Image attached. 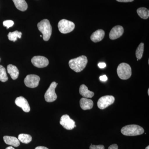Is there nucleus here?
<instances>
[{
    "instance_id": "1",
    "label": "nucleus",
    "mask_w": 149,
    "mask_h": 149,
    "mask_svg": "<svg viewBox=\"0 0 149 149\" xmlns=\"http://www.w3.org/2000/svg\"><path fill=\"white\" fill-rule=\"evenodd\" d=\"M88 61V58L86 56H81L70 60L69 65L72 70L75 72H79L85 69Z\"/></svg>"
},
{
    "instance_id": "2",
    "label": "nucleus",
    "mask_w": 149,
    "mask_h": 149,
    "mask_svg": "<svg viewBox=\"0 0 149 149\" xmlns=\"http://www.w3.org/2000/svg\"><path fill=\"white\" fill-rule=\"evenodd\" d=\"M37 27L43 35V40L48 41L50 38L52 33V27L47 19H44L37 24Z\"/></svg>"
},
{
    "instance_id": "3",
    "label": "nucleus",
    "mask_w": 149,
    "mask_h": 149,
    "mask_svg": "<svg viewBox=\"0 0 149 149\" xmlns=\"http://www.w3.org/2000/svg\"><path fill=\"white\" fill-rule=\"evenodd\" d=\"M121 133L124 136H139L144 133V129L141 126L135 124L127 125L123 127L121 129Z\"/></svg>"
},
{
    "instance_id": "4",
    "label": "nucleus",
    "mask_w": 149,
    "mask_h": 149,
    "mask_svg": "<svg viewBox=\"0 0 149 149\" xmlns=\"http://www.w3.org/2000/svg\"><path fill=\"white\" fill-rule=\"evenodd\" d=\"M117 72L118 75L121 80H127L132 74L131 67L127 63H123L118 66Z\"/></svg>"
},
{
    "instance_id": "5",
    "label": "nucleus",
    "mask_w": 149,
    "mask_h": 149,
    "mask_svg": "<svg viewBox=\"0 0 149 149\" xmlns=\"http://www.w3.org/2000/svg\"><path fill=\"white\" fill-rule=\"evenodd\" d=\"M59 30L63 34H67L74 30L75 25L72 22L65 19H61L58 25Z\"/></svg>"
},
{
    "instance_id": "6",
    "label": "nucleus",
    "mask_w": 149,
    "mask_h": 149,
    "mask_svg": "<svg viewBox=\"0 0 149 149\" xmlns=\"http://www.w3.org/2000/svg\"><path fill=\"white\" fill-rule=\"evenodd\" d=\"M57 85V83L55 82L51 83L45 95V98L46 102H52L55 101L57 98V96L55 93V89Z\"/></svg>"
},
{
    "instance_id": "7",
    "label": "nucleus",
    "mask_w": 149,
    "mask_h": 149,
    "mask_svg": "<svg viewBox=\"0 0 149 149\" xmlns=\"http://www.w3.org/2000/svg\"><path fill=\"white\" fill-rule=\"evenodd\" d=\"M115 98L111 95L103 96L97 102V106L101 109H104L114 103Z\"/></svg>"
},
{
    "instance_id": "8",
    "label": "nucleus",
    "mask_w": 149,
    "mask_h": 149,
    "mask_svg": "<svg viewBox=\"0 0 149 149\" xmlns=\"http://www.w3.org/2000/svg\"><path fill=\"white\" fill-rule=\"evenodd\" d=\"M40 80V77L36 74L27 75L24 79V83L28 88H34L38 86Z\"/></svg>"
},
{
    "instance_id": "9",
    "label": "nucleus",
    "mask_w": 149,
    "mask_h": 149,
    "mask_svg": "<svg viewBox=\"0 0 149 149\" xmlns=\"http://www.w3.org/2000/svg\"><path fill=\"white\" fill-rule=\"evenodd\" d=\"M60 123L64 128L68 130H71L76 127L75 123L71 119L69 115H63L61 118Z\"/></svg>"
},
{
    "instance_id": "10",
    "label": "nucleus",
    "mask_w": 149,
    "mask_h": 149,
    "mask_svg": "<svg viewBox=\"0 0 149 149\" xmlns=\"http://www.w3.org/2000/svg\"><path fill=\"white\" fill-rule=\"evenodd\" d=\"M32 64L38 68H43L47 66L49 60L47 58L42 56H35L31 60Z\"/></svg>"
},
{
    "instance_id": "11",
    "label": "nucleus",
    "mask_w": 149,
    "mask_h": 149,
    "mask_svg": "<svg viewBox=\"0 0 149 149\" xmlns=\"http://www.w3.org/2000/svg\"><path fill=\"white\" fill-rule=\"evenodd\" d=\"M15 104L17 106L21 108L22 110L26 113L30 111V108L27 100L22 96L17 98L15 100Z\"/></svg>"
},
{
    "instance_id": "12",
    "label": "nucleus",
    "mask_w": 149,
    "mask_h": 149,
    "mask_svg": "<svg viewBox=\"0 0 149 149\" xmlns=\"http://www.w3.org/2000/svg\"><path fill=\"white\" fill-rule=\"evenodd\" d=\"M124 32L122 26L117 25L115 26L111 30L109 33V38L111 40H114L121 37Z\"/></svg>"
},
{
    "instance_id": "13",
    "label": "nucleus",
    "mask_w": 149,
    "mask_h": 149,
    "mask_svg": "<svg viewBox=\"0 0 149 149\" xmlns=\"http://www.w3.org/2000/svg\"><path fill=\"white\" fill-rule=\"evenodd\" d=\"M80 107L84 110L91 109L94 105L92 100L85 97L80 99Z\"/></svg>"
},
{
    "instance_id": "14",
    "label": "nucleus",
    "mask_w": 149,
    "mask_h": 149,
    "mask_svg": "<svg viewBox=\"0 0 149 149\" xmlns=\"http://www.w3.org/2000/svg\"><path fill=\"white\" fill-rule=\"evenodd\" d=\"M6 144L14 147H17L20 145L18 139L13 136H4L3 138Z\"/></svg>"
},
{
    "instance_id": "15",
    "label": "nucleus",
    "mask_w": 149,
    "mask_h": 149,
    "mask_svg": "<svg viewBox=\"0 0 149 149\" xmlns=\"http://www.w3.org/2000/svg\"><path fill=\"white\" fill-rule=\"evenodd\" d=\"M105 35V32L102 29H98L91 35V39L94 42H97L103 39Z\"/></svg>"
},
{
    "instance_id": "16",
    "label": "nucleus",
    "mask_w": 149,
    "mask_h": 149,
    "mask_svg": "<svg viewBox=\"0 0 149 149\" xmlns=\"http://www.w3.org/2000/svg\"><path fill=\"white\" fill-rule=\"evenodd\" d=\"M79 93L81 96L86 98H91L94 96V93L88 90V87L85 85H80Z\"/></svg>"
},
{
    "instance_id": "17",
    "label": "nucleus",
    "mask_w": 149,
    "mask_h": 149,
    "mask_svg": "<svg viewBox=\"0 0 149 149\" xmlns=\"http://www.w3.org/2000/svg\"><path fill=\"white\" fill-rule=\"evenodd\" d=\"M7 71L13 80H15L18 78L19 71L18 68L15 65L12 64L8 65L7 66Z\"/></svg>"
},
{
    "instance_id": "18",
    "label": "nucleus",
    "mask_w": 149,
    "mask_h": 149,
    "mask_svg": "<svg viewBox=\"0 0 149 149\" xmlns=\"http://www.w3.org/2000/svg\"><path fill=\"white\" fill-rule=\"evenodd\" d=\"M17 9L21 11L27 10L28 6L25 0H12Z\"/></svg>"
},
{
    "instance_id": "19",
    "label": "nucleus",
    "mask_w": 149,
    "mask_h": 149,
    "mask_svg": "<svg viewBox=\"0 0 149 149\" xmlns=\"http://www.w3.org/2000/svg\"><path fill=\"white\" fill-rule=\"evenodd\" d=\"M137 12L141 18L147 19L149 17V11L146 8H140L138 9Z\"/></svg>"
},
{
    "instance_id": "20",
    "label": "nucleus",
    "mask_w": 149,
    "mask_h": 149,
    "mask_svg": "<svg viewBox=\"0 0 149 149\" xmlns=\"http://www.w3.org/2000/svg\"><path fill=\"white\" fill-rule=\"evenodd\" d=\"M18 139L19 141L23 143L28 144L32 141V136L29 134L22 133L19 135Z\"/></svg>"
},
{
    "instance_id": "21",
    "label": "nucleus",
    "mask_w": 149,
    "mask_h": 149,
    "mask_svg": "<svg viewBox=\"0 0 149 149\" xmlns=\"http://www.w3.org/2000/svg\"><path fill=\"white\" fill-rule=\"evenodd\" d=\"M22 35V33L21 32L15 31L13 32H10L8 35V37L9 40L15 42L17 40V38L20 39L21 38Z\"/></svg>"
},
{
    "instance_id": "22",
    "label": "nucleus",
    "mask_w": 149,
    "mask_h": 149,
    "mask_svg": "<svg viewBox=\"0 0 149 149\" xmlns=\"http://www.w3.org/2000/svg\"><path fill=\"white\" fill-rule=\"evenodd\" d=\"M8 80L6 68L2 65H0V81L2 82H6Z\"/></svg>"
},
{
    "instance_id": "23",
    "label": "nucleus",
    "mask_w": 149,
    "mask_h": 149,
    "mask_svg": "<svg viewBox=\"0 0 149 149\" xmlns=\"http://www.w3.org/2000/svg\"><path fill=\"white\" fill-rule=\"evenodd\" d=\"M144 45L143 43H141L136 49V57L138 60L141 59L143 57L144 52Z\"/></svg>"
},
{
    "instance_id": "24",
    "label": "nucleus",
    "mask_w": 149,
    "mask_h": 149,
    "mask_svg": "<svg viewBox=\"0 0 149 149\" xmlns=\"http://www.w3.org/2000/svg\"><path fill=\"white\" fill-rule=\"evenodd\" d=\"M14 22L11 20H5L3 22V25L4 27H6L7 29H8L10 27L13 26Z\"/></svg>"
},
{
    "instance_id": "25",
    "label": "nucleus",
    "mask_w": 149,
    "mask_h": 149,
    "mask_svg": "<svg viewBox=\"0 0 149 149\" xmlns=\"http://www.w3.org/2000/svg\"><path fill=\"white\" fill-rule=\"evenodd\" d=\"M90 149H104V146L103 145H93L91 144V146L90 147Z\"/></svg>"
},
{
    "instance_id": "26",
    "label": "nucleus",
    "mask_w": 149,
    "mask_h": 149,
    "mask_svg": "<svg viewBox=\"0 0 149 149\" xmlns=\"http://www.w3.org/2000/svg\"><path fill=\"white\" fill-rule=\"evenodd\" d=\"M108 149H118V146L116 144H113L109 147Z\"/></svg>"
},
{
    "instance_id": "27",
    "label": "nucleus",
    "mask_w": 149,
    "mask_h": 149,
    "mask_svg": "<svg viewBox=\"0 0 149 149\" xmlns=\"http://www.w3.org/2000/svg\"><path fill=\"white\" fill-rule=\"evenodd\" d=\"M100 80H101L102 81L105 82L107 80L108 78L107 76L106 75H102L100 77Z\"/></svg>"
},
{
    "instance_id": "28",
    "label": "nucleus",
    "mask_w": 149,
    "mask_h": 149,
    "mask_svg": "<svg viewBox=\"0 0 149 149\" xmlns=\"http://www.w3.org/2000/svg\"><path fill=\"white\" fill-rule=\"evenodd\" d=\"M98 66H99L100 68H104L106 66V63H99L98 64Z\"/></svg>"
},
{
    "instance_id": "29",
    "label": "nucleus",
    "mask_w": 149,
    "mask_h": 149,
    "mask_svg": "<svg viewBox=\"0 0 149 149\" xmlns=\"http://www.w3.org/2000/svg\"><path fill=\"white\" fill-rule=\"evenodd\" d=\"M116 1L120 2H130L133 1L134 0H116Z\"/></svg>"
},
{
    "instance_id": "30",
    "label": "nucleus",
    "mask_w": 149,
    "mask_h": 149,
    "mask_svg": "<svg viewBox=\"0 0 149 149\" xmlns=\"http://www.w3.org/2000/svg\"><path fill=\"white\" fill-rule=\"evenodd\" d=\"M35 149H49L45 147L44 146H38L36 147Z\"/></svg>"
},
{
    "instance_id": "31",
    "label": "nucleus",
    "mask_w": 149,
    "mask_h": 149,
    "mask_svg": "<svg viewBox=\"0 0 149 149\" xmlns=\"http://www.w3.org/2000/svg\"><path fill=\"white\" fill-rule=\"evenodd\" d=\"M6 149H14V148H13V147L12 146H9Z\"/></svg>"
},
{
    "instance_id": "32",
    "label": "nucleus",
    "mask_w": 149,
    "mask_h": 149,
    "mask_svg": "<svg viewBox=\"0 0 149 149\" xmlns=\"http://www.w3.org/2000/svg\"><path fill=\"white\" fill-rule=\"evenodd\" d=\"M145 149H149V146H147L146 148H145Z\"/></svg>"
},
{
    "instance_id": "33",
    "label": "nucleus",
    "mask_w": 149,
    "mask_h": 149,
    "mask_svg": "<svg viewBox=\"0 0 149 149\" xmlns=\"http://www.w3.org/2000/svg\"><path fill=\"white\" fill-rule=\"evenodd\" d=\"M148 95H149V89L148 90Z\"/></svg>"
},
{
    "instance_id": "34",
    "label": "nucleus",
    "mask_w": 149,
    "mask_h": 149,
    "mask_svg": "<svg viewBox=\"0 0 149 149\" xmlns=\"http://www.w3.org/2000/svg\"><path fill=\"white\" fill-rule=\"evenodd\" d=\"M40 37H42V35H40Z\"/></svg>"
},
{
    "instance_id": "35",
    "label": "nucleus",
    "mask_w": 149,
    "mask_h": 149,
    "mask_svg": "<svg viewBox=\"0 0 149 149\" xmlns=\"http://www.w3.org/2000/svg\"><path fill=\"white\" fill-rule=\"evenodd\" d=\"M0 61H1V58H0Z\"/></svg>"
}]
</instances>
